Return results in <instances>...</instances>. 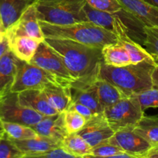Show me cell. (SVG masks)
Here are the masks:
<instances>
[{"label":"cell","mask_w":158,"mask_h":158,"mask_svg":"<svg viewBox=\"0 0 158 158\" xmlns=\"http://www.w3.org/2000/svg\"><path fill=\"white\" fill-rule=\"evenodd\" d=\"M12 140V139H11ZM14 144L23 154V157H33L36 154L45 152L54 148H60L61 143L45 136H37L26 140H12Z\"/></svg>","instance_id":"15"},{"label":"cell","mask_w":158,"mask_h":158,"mask_svg":"<svg viewBox=\"0 0 158 158\" xmlns=\"http://www.w3.org/2000/svg\"><path fill=\"white\" fill-rule=\"evenodd\" d=\"M156 64L147 61L123 66H111L100 63L99 77L118 88L125 97L153 87L152 73Z\"/></svg>","instance_id":"2"},{"label":"cell","mask_w":158,"mask_h":158,"mask_svg":"<svg viewBox=\"0 0 158 158\" xmlns=\"http://www.w3.org/2000/svg\"><path fill=\"white\" fill-rule=\"evenodd\" d=\"M31 127L37 134L52 138L60 143L68 134L64 123V111L55 115L44 116Z\"/></svg>","instance_id":"12"},{"label":"cell","mask_w":158,"mask_h":158,"mask_svg":"<svg viewBox=\"0 0 158 158\" xmlns=\"http://www.w3.org/2000/svg\"><path fill=\"white\" fill-rule=\"evenodd\" d=\"M43 117L33 110L22 106L19 103L17 93L11 92L0 100V120L2 121L32 127L41 120Z\"/></svg>","instance_id":"7"},{"label":"cell","mask_w":158,"mask_h":158,"mask_svg":"<svg viewBox=\"0 0 158 158\" xmlns=\"http://www.w3.org/2000/svg\"><path fill=\"white\" fill-rule=\"evenodd\" d=\"M42 90L50 106L59 113L68 109L72 103L71 86L49 85Z\"/></svg>","instance_id":"17"},{"label":"cell","mask_w":158,"mask_h":158,"mask_svg":"<svg viewBox=\"0 0 158 158\" xmlns=\"http://www.w3.org/2000/svg\"><path fill=\"white\" fill-rule=\"evenodd\" d=\"M29 63L39 66L60 78L70 81L75 80L68 72L61 59L50 46L46 44L44 40L39 44L38 48L29 61Z\"/></svg>","instance_id":"9"},{"label":"cell","mask_w":158,"mask_h":158,"mask_svg":"<svg viewBox=\"0 0 158 158\" xmlns=\"http://www.w3.org/2000/svg\"><path fill=\"white\" fill-rule=\"evenodd\" d=\"M72 82L16 58V73L11 92L18 94L29 89H43L49 85L71 86Z\"/></svg>","instance_id":"5"},{"label":"cell","mask_w":158,"mask_h":158,"mask_svg":"<svg viewBox=\"0 0 158 158\" xmlns=\"http://www.w3.org/2000/svg\"><path fill=\"white\" fill-rule=\"evenodd\" d=\"M86 2L93 9L109 13H115L122 9L118 0H86Z\"/></svg>","instance_id":"31"},{"label":"cell","mask_w":158,"mask_h":158,"mask_svg":"<svg viewBox=\"0 0 158 158\" xmlns=\"http://www.w3.org/2000/svg\"><path fill=\"white\" fill-rule=\"evenodd\" d=\"M104 115L114 131L123 128H133L144 111L133 96L123 97L112 106L105 108Z\"/></svg>","instance_id":"6"},{"label":"cell","mask_w":158,"mask_h":158,"mask_svg":"<svg viewBox=\"0 0 158 158\" xmlns=\"http://www.w3.org/2000/svg\"><path fill=\"white\" fill-rule=\"evenodd\" d=\"M144 1L153 5V6L158 7V0H144Z\"/></svg>","instance_id":"37"},{"label":"cell","mask_w":158,"mask_h":158,"mask_svg":"<svg viewBox=\"0 0 158 158\" xmlns=\"http://www.w3.org/2000/svg\"><path fill=\"white\" fill-rule=\"evenodd\" d=\"M19 103L22 106L37 111L43 116H51L58 114L46 100L42 89H29L17 94Z\"/></svg>","instance_id":"14"},{"label":"cell","mask_w":158,"mask_h":158,"mask_svg":"<svg viewBox=\"0 0 158 158\" xmlns=\"http://www.w3.org/2000/svg\"><path fill=\"white\" fill-rule=\"evenodd\" d=\"M118 42L122 45L129 56L132 63H138L143 61H147L156 64L153 57L146 50L145 48L139 43L132 40L128 35H122L118 36Z\"/></svg>","instance_id":"24"},{"label":"cell","mask_w":158,"mask_h":158,"mask_svg":"<svg viewBox=\"0 0 158 158\" xmlns=\"http://www.w3.org/2000/svg\"><path fill=\"white\" fill-rule=\"evenodd\" d=\"M16 73V57L8 49L0 58V100L12 90Z\"/></svg>","instance_id":"16"},{"label":"cell","mask_w":158,"mask_h":158,"mask_svg":"<svg viewBox=\"0 0 158 158\" xmlns=\"http://www.w3.org/2000/svg\"><path fill=\"white\" fill-rule=\"evenodd\" d=\"M59 56L74 80L85 78L97 72L102 62V49L65 39L44 38Z\"/></svg>","instance_id":"1"},{"label":"cell","mask_w":158,"mask_h":158,"mask_svg":"<svg viewBox=\"0 0 158 158\" xmlns=\"http://www.w3.org/2000/svg\"><path fill=\"white\" fill-rule=\"evenodd\" d=\"M37 0H0V18L7 29Z\"/></svg>","instance_id":"18"},{"label":"cell","mask_w":158,"mask_h":158,"mask_svg":"<svg viewBox=\"0 0 158 158\" xmlns=\"http://www.w3.org/2000/svg\"><path fill=\"white\" fill-rule=\"evenodd\" d=\"M90 157H132L130 154L124 152L116 145L109 143L107 140L92 148Z\"/></svg>","instance_id":"26"},{"label":"cell","mask_w":158,"mask_h":158,"mask_svg":"<svg viewBox=\"0 0 158 158\" xmlns=\"http://www.w3.org/2000/svg\"><path fill=\"white\" fill-rule=\"evenodd\" d=\"M9 49V43H8L7 38L6 37V38L0 43V58L2 56L3 54H4Z\"/></svg>","instance_id":"35"},{"label":"cell","mask_w":158,"mask_h":158,"mask_svg":"<svg viewBox=\"0 0 158 158\" xmlns=\"http://www.w3.org/2000/svg\"><path fill=\"white\" fill-rule=\"evenodd\" d=\"M86 121V119L73 108L69 107L64 111V123L68 134L78 132Z\"/></svg>","instance_id":"27"},{"label":"cell","mask_w":158,"mask_h":158,"mask_svg":"<svg viewBox=\"0 0 158 158\" xmlns=\"http://www.w3.org/2000/svg\"><path fill=\"white\" fill-rule=\"evenodd\" d=\"M39 23L44 38L65 39L100 49L118 42L114 33L89 21L55 25L39 20Z\"/></svg>","instance_id":"3"},{"label":"cell","mask_w":158,"mask_h":158,"mask_svg":"<svg viewBox=\"0 0 158 158\" xmlns=\"http://www.w3.org/2000/svg\"><path fill=\"white\" fill-rule=\"evenodd\" d=\"M146 34L143 46L153 59L158 60V27L157 26H145Z\"/></svg>","instance_id":"28"},{"label":"cell","mask_w":158,"mask_h":158,"mask_svg":"<svg viewBox=\"0 0 158 158\" xmlns=\"http://www.w3.org/2000/svg\"><path fill=\"white\" fill-rule=\"evenodd\" d=\"M6 37V28L3 24L2 20L0 18V43Z\"/></svg>","instance_id":"36"},{"label":"cell","mask_w":158,"mask_h":158,"mask_svg":"<svg viewBox=\"0 0 158 158\" xmlns=\"http://www.w3.org/2000/svg\"><path fill=\"white\" fill-rule=\"evenodd\" d=\"M2 126L5 134L12 140H26L37 135V132L31 127L26 125L2 121Z\"/></svg>","instance_id":"25"},{"label":"cell","mask_w":158,"mask_h":158,"mask_svg":"<svg viewBox=\"0 0 158 158\" xmlns=\"http://www.w3.org/2000/svg\"><path fill=\"white\" fill-rule=\"evenodd\" d=\"M5 134V131H4V128H3L2 126V121L0 120V137L3 136Z\"/></svg>","instance_id":"38"},{"label":"cell","mask_w":158,"mask_h":158,"mask_svg":"<svg viewBox=\"0 0 158 158\" xmlns=\"http://www.w3.org/2000/svg\"><path fill=\"white\" fill-rule=\"evenodd\" d=\"M107 140L122 149L124 152L130 154L133 158H144L152 147L150 143L136 134L133 128L118 130Z\"/></svg>","instance_id":"10"},{"label":"cell","mask_w":158,"mask_h":158,"mask_svg":"<svg viewBox=\"0 0 158 158\" xmlns=\"http://www.w3.org/2000/svg\"><path fill=\"white\" fill-rule=\"evenodd\" d=\"M60 147L74 158L90 157L92 153V148L77 133L68 134Z\"/></svg>","instance_id":"21"},{"label":"cell","mask_w":158,"mask_h":158,"mask_svg":"<svg viewBox=\"0 0 158 158\" xmlns=\"http://www.w3.org/2000/svg\"><path fill=\"white\" fill-rule=\"evenodd\" d=\"M69 107L73 108L74 110H75L77 112H78L81 115L83 116L86 120H88L89 118H91L93 115H94V113L93 111L90 109L89 107H88L85 105L82 104L80 103H76V102H72L70 105ZM68 107V108H69Z\"/></svg>","instance_id":"33"},{"label":"cell","mask_w":158,"mask_h":158,"mask_svg":"<svg viewBox=\"0 0 158 158\" xmlns=\"http://www.w3.org/2000/svg\"><path fill=\"white\" fill-rule=\"evenodd\" d=\"M102 63L111 66H123L130 64L129 56L120 43L106 44L102 48Z\"/></svg>","instance_id":"20"},{"label":"cell","mask_w":158,"mask_h":158,"mask_svg":"<svg viewBox=\"0 0 158 158\" xmlns=\"http://www.w3.org/2000/svg\"><path fill=\"white\" fill-rule=\"evenodd\" d=\"M143 111L150 107H158V87H152L147 90L133 94Z\"/></svg>","instance_id":"29"},{"label":"cell","mask_w":158,"mask_h":158,"mask_svg":"<svg viewBox=\"0 0 158 158\" xmlns=\"http://www.w3.org/2000/svg\"><path fill=\"white\" fill-rule=\"evenodd\" d=\"M133 131L153 145L158 143V116L143 115L133 127Z\"/></svg>","instance_id":"23"},{"label":"cell","mask_w":158,"mask_h":158,"mask_svg":"<svg viewBox=\"0 0 158 158\" xmlns=\"http://www.w3.org/2000/svg\"><path fill=\"white\" fill-rule=\"evenodd\" d=\"M152 81L154 87H158V60H156V66L152 73Z\"/></svg>","instance_id":"34"},{"label":"cell","mask_w":158,"mask_h":158,"mask_svg":"<svg viewBox=\"0 0 158 158\" xmlns=\"http://www.w3.org/2000/svg\"><path fill=\"white\" fill-rule=\"evenodd\" d=\"M122 9L126 10L146 26L158 27V7L144 0H118Z\"/></svg>","instance_id":"13"},{"label":"cell","mask_w":158,"mask_h":158,"mask_svg":"<svg viewBox=\"0 0 158 158\" xmlns=\"http://www.w3.org/2000/svg\"><path fill=\"white\" fill-rule=\"evenodd\" d=\"M42 41L26 36H19L8 40L9 49L17 59L29 63Z\"/></svg>","instance_id":"19"},{"label":"cell","mask_w":158,"mask_h":158,"mask_svg":"<svg viewBox=\"0 0 158 158\" xmlns=\"http://www.w3.org/2000/svg\"><path fill=\"white\" fill-rule=\"evenodd\" d=\"M33 157H45V158H74L71 154L65 151L61 147L49 150L45 152L36 154Z\"/></svg>","instance_id":"32"},{"label":"cell","mask_w":158,"mask_h":158,"mask_svg":"<svg viewBox=\"0 0 158 158\" xmlns=\"http://www.w3.org/2000/svg\"><path fill=\"white\" fill-rule=\"evenodd\" d=\"M19 36L30 37L40 41L44 40L37 18L35 3L29 6L20 18L6 29V38L8 40Z\"/></svg>","instance_id":"8"},{"label":"cell","mask_w":158,"mask_h":158,"mask_svg":"<svg viewBox=\"0 0 158 158\" xmlns=\"http://www.w3.org/2000/svg\"><path fill=\"white\" fill-rule=\"evenodd\" d=\"M86 0H37V18L55 25L88 22L85 12Z\"/></svg>","instance_id":"4"},{"label":"cell","mask_w":158,"mask_h":158,"mask_svg":"<svg viewBox=\"0 0 158 158\" xmlns=\"http://www.w3.org/2000/svg\"><path fill=\"white\" fill-rule=\"evenodd\" d=\"M91 148L110 138L115 131L107 121L104 113L94 114L87 120L85 126L77 132Z\"/></svg>","instance_id":"11"},{"label":"cell","mask_w":158,"mask_h":158,"mask_svg":"<svg viewBox=\"0 0 158 158\" xmlns=\"http://www.w3.org/2000/svg\"><path fill=\"white\" fill-rule=\"evenodd\" d=\"M0 158H23V154L6 134L0 137Z\"/></svg>","instance_id":"30"},{"label":"cell","mask_w":158,"mask_h":158,"mask_svg":"<svg viewBox=\"0 0 158 158\" xmlns=\"http://www.w3.org/2000/svg\"><path fill=\"white\" fill-rule=\"evenodd\" d=\"M94 84L97 89L99 103L103 108V110L105 108L119 101L120 99L126 97L116 86L99 77L95 80Z\"/></svg>","instance_id":"22"}]
</instances>
